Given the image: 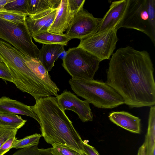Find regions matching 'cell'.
Returning <instances> with one entry per match:
<instances>
[{
  "mask_svg": "<svg viewBox=\"0 0 155 155\" xmlns=\"http://www.w3.org/2000/svg\"><path fill=\"white\" fill-rule=\"evenodd\" d=\"M154 70L147 51L130 46L120 48L110 59L106 82L129 107H151L155 104Z\"/></svg>",
  "mask_w": 155,
  "mask_h": 155,
  "instance_id": "cell-1",
  "label": "cell"
},
{
  "mask_svg": "<svg viewBox=\"0 0 155 155\" xmlns=\"http://www.w3.org/2000/svg\"><path fill=\"white\" fill-rule=\"evenodd\" d=\"M35 101V104L31 107L39 119L41 137L45 141L51 145L63 144L88 155L84 148L83 141L58 104L56 97H41Z\"/></svg>",
  "mask_w": 155,
  "mask_h": 155,
  "instance_id": "cell-2",
  "label": "cell"
},
{
  "mask_svg": "<svg viewBox=\"0 0 155 155\" xmlns=\"http://www.w3.org/2000/svg\"><path fill=\"white\" fill-rule=\"evenodd\" d=\"M0 57L8 67L13 83L35 99L50 96L55 86L41 80L27 66L25 55L11 45L0 39Z\"/></svg>",
  "mask_w": 155,
  "mask_h": 155,
  "instance_id": "cell-3",
  "label": "cell"
},
{
  "mask_svg": "<svg viewBox=\"0 0 155 155\" xmlns=\"http://www.w3.org/2000/svg\"><path fill=\"white\" fill-rule=\"evenodd\" d=\"M73 91L95 107L112 109L124 104L121 96L106 82L93 79H70L68 81Z\"/></svg>",
  "mask_w": 155,
  "mask_h": 155,
  "instance_id": "cell-4",
  "label": "cell"
},
{
  "mask_svg": "<svg viewBox=\"0 0 155 155\" xmlns=\"http://www.w3.org/2000/svg\"><path fill=\"white\" fill-rule=\"evenodd\" d=\"M62 60V66L74 79H93L100 61L95 56L77 47L69 48Z\"/></svg>",
  "mask_w": 155,
  "mask_h": 155,
  "instance_id": "cell-5",
  "label": "cell"
},
{
  "mask_svg": "<svg viewBox=\"0 0 155 155\" xmlns=\"http://www.w3.org/2000/svg\"><path fill=\"white\" fill-rule=\"evenodd\" d=\"M32 38L25 21L15 22L0 18V38L25 55L38 58L39 49Z\"/></svg>",
  "mask_w": 155,
  "mask_h": 155,
  "instance_id": "cell-6",
  "label": "cell"
},
{
  "mask_svg": "<svg viewBox=\"0 0 155 155\" xmlns=\"http://www.w3.org/2000/svg\"><path fill=\"white\" fill-rule=\"evenodd\" d=\"M117 31L111 29L97 31L80 40L78 47L90 53L100 62L109 59L113 54L119 40Z\"/></svg>",
  "mask_w": 155,
  "mask_h": 155,
  "instance_id": "cell-7",
  "label": "cell"
},
{
  "mask_svg": "<svg viewBox=\"0 0 155 155\" xmlns=\"http://www.w3.org/2000/svg\"><path fill=\"white\" fill-rule=\"evenodd\" d=\"M124 28L143 33L155 45V32L151 26L147 10V0H129L119 28Z\"/></svg>",
  "mask_w": 155,
  "mask_h": 155,
  "instance_id": "cell-8",
  "label": "cell"
},
{
  "mask_svg": "<svg viewBox=\"0 0 155 155\" xmlns=\"http://www.w3.org/2000/svg\"><path fill=\"white\" fill-rule=\"evenodd\" d=\"M101 19L83 8L76 14L65 34L71 39H84L97 32Z\"/></svg>",
  "mask_w": 155,
  "mask_h": 155,
  "instance_id": "cell-9",
  "label": "cell"
},
{
  "mask_svg": "<svg viewBox=\"0 0 155 155\" xmlns=\"http://www.w3.org/2000/svg\"><path fill=\"white\" fill-rule=\"evenodd\" d=\"M85 0H61L54 21L48 31L63 35L77 13L83 8Z\"/></svg>",
  "mask_w": 155,
  "mask_h": 155,
  "instance_id": "cell-10",
  "label": "cell"
},
{
  "mask_svg": "<svg viewBox=\"0 0 155 155\" xmlns=\"http://www.w3.org/2000/svg\"><path fill=\"white\" fill-rule=\"evenodd\" d=\"M56 97L57 102L64 110H69L75 113L83 122L92 121L93 115L87 101L82 100L71 91L65 90Z\"/></svg>",
  "mask_w": 155,
  "mask_h": 155,
  "instance_id": "cell-11",
  "label": "cell"
},
{
  "mask_svg": "<svg viewBox=\"0 0 155 155\" xmlns=\"http://www.w3.org/2000/svg\"><path fill=\"white\" fill-rule=\"evenodd\" d=\"M129 1L121 0L112 2L109 9L101 18L97 31L119 29L126 12Z\"/></svg>",
  "mask_w": 155,
  "mask_h": 155,
  "instance_id": "cell-12",
  "label": "cell"
},
{
  "mask_svg": "<svg viewBox=\"0 0 155 155\" xmlns=\"http://www.w3.org/2000/svg\"><path fill=\"white\" fill-rule=\"evenodd\" d=\"M58 8L26 17L25 22L31 36L48 31L55 18Z\"/></svg>",
  "mask_w": 155,
  "mask_h": 155,
  "instance_id": "cell-13",
  "label": "cell"
},
{
  "mask_svg": "<svg viewBox=\"0 0 155 155\" xmlns=\"http://www.w3.org/2000/svg\"><path fill=\"white\" fill-rule=\"evenodd\" d=\"M108 117L114 124L131 132L139 134L140 132L141 119L127 112L112 111Z\"/></svg>",
  "mask_w": 155,
  "mask_h": 155,
  "instance_id": "cell-14",
  "label": "cell"
},
{
  "mask_svg": "<svg viewBox=\"0 0 155 155\" xmlns=\"http://www.w3.org/2000/svg\"><path fill=\"white\" fill-rule=\"evenodd\" d=\"M0 113L26 115L33 118L40 123L38 116L31 106L5 96L0 98Z\"/></svg>",
  "mask_w": 155,
  "mask_h": 155,
  "instance_id": "cell-15",
  "label": "cell"
},
{
  "mask_svg": "<svg viewBox=\"0 0 155 155\" xmlns=\"http://www.w3.org/2000/svg\"><path fill=\"white\" fill-rule=\"evenodd\" d=\"M64 46L58 44L42 45L39 50L38 58L48 72L51 71L60 54L65 50Z\"/></svg>",
  "mask_w": 155,
  "mask_h": 155,
  "instance_id": "cell-16",
  "label": "cell"
},
{
  "mask_svg": "<svg viewBox=\"0 0 155 155\" xmlns=\"http://www.w3.org/2000/svg\"><path fill=\"white\" fill-rule=\"evenodd\" d=\"M61 0H28V16H33L46 10L58 8Z\"/></svg>",
  "mask_w": 155,
  "mask_h": 155,
  "instance_id": "cell-17",
  "label": "cell"
},
{
  "mask_svg": "<svg viewBox=\"0 0 155 155\" xmlns=\"http://www.w3.org/2000/svg\"><path fill=\"white\" fill-rule=\"evenodd\" d=\"M36 42L42 44H58L66 46L71 40L65 34L58 35L48 31L34 35L32 36Z\"/></svg>",
  "mask_w": 155,
  "mask_h": 155,
  "instance_id": "cell-18",
  "label": "cell"
},
{
  "mask_svg": "<svg viewBox=\"0 0 155 155\" xmlns=\"http://www.w3.org/2000/svg\"><path fill=\"white\" fill-rule=\"evenodd\" d=\"M26 63L29 69L41 80L53 85H57L51 79L48 72L38 58L25 55Z\"/></svg>",
  "mask_w": 155,
  "mask_h": 155,
  "instance_id": "cell-19",
  "label": "cell"
},
{
  "mask_svg": "<svg viewBox=\"0 0 155 155\" xmlns=\"http://www.w3.org/2000/svg\"><path fill=\"white\" fill-rule=\"evenodd\" d=\"M146 155H155V114L149 113L148 126L145 140Z\"/></svg>",
  "mask_w": 155,
  "mask_h": 155,
  "instance_id": "cell-20",
  "label": "cell"
},
{
  "mask_svg": "<svg viewBox=\"0 0 155 155\" xmlns=\"http://www.w3.org/2000/svg\"><path fill=\"white\" fill-rule=\"evenodd\" d=\"M27 120L16 114L0 113V127L18 130L23 127Z\"/></svg>",
  "mask_w": 155,
  "mask_h": 155,
  "instance_id": "cell-21",
  "label": "cell"
},
{
  "mask_svg": "<svg viewBox=\"0 0 155 155\" xmlns=\"http://www.w3.org/2000/svg\"><path fill=\"white\" fill-rule=\"evenodd\" d=\"M41 137V134L36 133L20 140L16 139L12 148L22 149L38 145Z\"/></svg>",
  "mask_w": 155,
  "mask_h": 155,
  "instance_id": "cell-22",
  "label": "cell"
},
{
  "mask_svg": "<svg viewBox=\"0 0 155 155\" xmlns=\"http://www.w3.org/2000/svg\"><path fill=\"white\" fill-rule=\"evenodd\" d=\"M10 155H54L51 148L39 149L38 145L21 149Z\"/></svg>",
  "mask_w": 155,
  "mask_h": 155,
  "instance_id": "cell-23",
  "label": "cell"
},
{
  "mask_svg": "<svg viewBox=\"0 0 155 155\" xmlns=\"http://www.w3.org/2000/svg\"><path fill=\"white\" fill-rule=\"evenodd\" d=\"M27 15L18 12L2 8L0 9V18L15 22H24Z\"/></svg>",
  "mask_w": 155,
  "mask_h": 155,
  "instance_id": "cell-24",
  "label": "cell"
},
{
  "mask_svg": "<svg viewBox=\"0 0 155 155\" xmlns=\"http://www.w3.org/2000/svg\"><path fill=\"white\" fill-rule=\"evenodd\" d=\"M28 0H9L5 5L4 8L6 10L18 12L28 15L27 5Z\"/></svg>",
  "mask_w": 155,
  "mask_h": 155,
  "instance_id": "cell-25",
  "label": "cell"
},
{
  "mask_svg": "<svg viewBox=\"0 0 155 155\" xmlns=\"http://www.w3.org/2000/svg\"><path fill=\"white\" fill-rule=\"evenodd\" d=\"M51 145V151L54 155H88L80 153L63 144L53 143Z\"/></svg>",
  "mask_w": 155,
  "mask_h": 155,
  "instance_id": "cell-26",
  "label": "cell"
},
{
  "mask_svg": "<svg viewBox=\"0 0 155 155\" xmlns=\"http://www.w3.org/2000/svg\"><path fill=\"white\" fill-rule=\"evenodd\" d=\"M18 130L12 128L0 127V148L8 139L15 136Z\"/></svg>",
  "mask_w": 155,
  "mask_h": 155,
  "instance_id": "cell-27",
  "label": "cell"
},
{
  "mask_svg": "<svg viewBox=\"0 0 155 155\" xmlns=\"http://www.w3.org/2000/svg\"><path fill=\"white\" fill-rule=\"evenodd\" d=\"M147 10L151 28L155 32V0H147Z\"/></svg>",
  "mask_w": 155,
  "mask_h": 155,
  "instance_id": "cell-28",
  "label": "cell"
},
{
  "mask_svg": "<svg viewBox=\"0 0 155 155\" xmlns=\"http://www.w3.org/2000/svg\"><path fill=\"white\" fill-rule=\"evenodd\" d=\"M0 78L13 82V79L7 65L3 62L0 61Z\"/></svg>",
  "mask_w": 155,
  "mask_h": 155,
  "instance_id": "cell-29",
  "label": "cell"
},
{
  "mask_svg": "<svg viewBox=\"0 0 155 155\" xmlns=\"http://www.w3.org/2000/svg\"><path fill=\"white\" fill-rule=\"evenodd\" d=\"M16 139L15 136L7 140L0 148V155H3L12 149Z\"/></svg>",
  "mask_w": 155,
  "mask_h": 155,
  "instance_id": "cell-30",
  "label": "cell"
},
{
  "mask_svg": "<svg viewBox=\"0 0 155 155\" xmlns=\"http://www.w3.org/2000/svg\"><path fill=\"white\" fill-rule=\"evenodd\" d=\"M86 140L83 141L84 148L88 155H100L98 152L94 147L87 143Z\"/></svg>",
  "mask_w": 155,
  "mask_h": 155,
  "instance_id": "cell-31",
  "label": "cell"
},
{
  "mask_svg": "<svg viewBox=\"0 0 155 155\" xmlns=\"http://www.w3.org/2000/svg\"><path fill=\"white\" fill-rule=\"evenodd\" d=\"M145 149L143 143L139 148L137 155H146Z\"/></svg>",
  "mask_w": 155,
  "mask_h": 155,
  "instance_id": "cell-32",
  "label": "cell"
},
{
  "mask_svg": "<svg viewBox=\"0 0 155 155\" xmlns=\"http://www.w3.org/2000/svg\"><path fill=\"white\" fill-rule=\"evenodd\" d=\"M9 0H0V9L4 8L5 5Z\"/></svg>",
  "mask_w": 155,
  "mask_h": 155,
  "instance_id": "cell-33",
  "label": "cell"
},
{
  "mask_svg": "<svg viewBox=\"0 0 155 155\" xmlns=\"http://www.w3.org/2000/svg\"><path fill=\"white\" fill-rule=\"evenodd\" d=\"M67 54V52L65 50L62 52L59 55L58 58L62 60L64 58Z\"/></svg>",
  "mask_w": 155,
  "mask_h": 155,
  "instance_id": "cell-34",
  "label": "cell"
},
{
  "mask_svg": "<svg viewBox=\"0 0 155 155\" xmlns=\"http://www.w3.org/2000/svg\"><path fill=\"white\" fill-rule=\"evenodd\" d=\"M0 61L2 62V59H1V58H0Z\"/></svg>",
  "mask_w": 155,
  "mask_h": 155,
  "instance_id": "cell-35",
  "label": "cell"
}]
</instances>
